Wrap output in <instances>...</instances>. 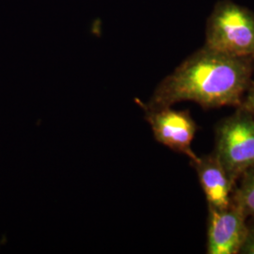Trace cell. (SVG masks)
Instances as JSON below:
<instances>
[{
  "instance_id": "1",
  "label": "cell",
  "mask_w": 254,
  "mask_h": 254,
  "mask_svg": "<svg viewBox=\"0 0 254 254\" xmlns=\"http://www.w3.org/2000/svg\"><path fill=\"white\" fill-rule=\"evenodd\" d=\"M254 62L220 53L207 46L187 58L156 87L142 109H161L190 101L205 109L240 107L253 82Z\"/></svg>"
},
{
  "instance_id": "2",
  "label": "cell",
  "mask_w": 254,
  "mask_h": 254,
  "mask_svg": "<svg viewBox=\"0 0 254 254\" xmlns=\"http://www.w3.org/2000/svg\"><path fill=\"white\" fill-rule=\"evenodd\" d=\"M204 46L254 62V12L233 0L218 1L206 21Z\"/></svg>"
},
{
  "instance_id": "3",
  "label": "cell",
  "mask_w": 254,
  "mask_h": 254,
  "mask_svg": "<svg viewBox=\"0 0 254 254\" xmlns=\"http://www.w3.org/2000/svg\"><path fill=\"white\" fill-rule=\"evenodd\" d=\"M218 127L216 156L232 180L254 167V121L242 106Z\"/></svg>"
},
{
  "instance_id": "4",
  "label": "cell",
  "mask_w": 254,
  "mask_h": 254,
  "mask_svg": "<svg viewBox=\"0 0 254 254\" xmlns=\"http://www.w3.org/2000/svg\"><path fill=\"white\" fill-rule=\"evenodd\" d=\"M142 109L156 141L177 154L188 156L191 163L199 159L191 148L197 127L189 110H174L171 107Z\"/></svg>"
},
{
  "instance_id": "5",
  "label": "cell",
  "mask_w": 254,
  "mask_h": 254,
  "mask_svg": "<svg viewBox=\"0 0 254 254\" xmlns=\"http://www.w3.org/2000/svg\"><path fill=\"white\" fill-rule=\"evenodd\" d=\"M209 209V254H239L249 232L245 213L232 202L225 209Z\"/></svg>"
},
{
  "instance_id": "6",
  "label": "cell",
  "mask_w": 254,
  "mask_h": 254,
  "mask_svg": "<svg viewBox=\"0 0 254 254\" xmlns=\"http://www.w3.org/2000/svg\"><path fill=\"white\" fill-rule=\"evenodd\" d=\"M191 164L198 174L208 207H229L233 202L235 182L232 180L216 154L199 157L196 162Z\"/></svg>"
},
{
  "instance_id": "7",
  "label": "cell",
  "mask_w": 254,
  "mask_h": 254,
  "mask_svg": "<svg viewBox=\"0 0 254 254\" xmlns=\"http://www.w3.org/2000/svg\"><path fill=\"white\" fill-rule=\"evenodd\" d=\"M233 203L247 217L254 216V167L243 174V180L237 190L234 191Z\"/></svg>"
},
{
  "instance_id": "8",
  "label": "cell",
  "mask_w": 254,
  "mask_h": 254,
  "mask_svg": "<svg viewBox=\"0 0 254 254\" xmlns=\"http://www.w3.org/2000/svg\"><path fill=\"white\" fill-rule=\"evenodd\" d=\"M251 114L254 121V81L253 80L243 98L241 105Z\"/></svg>"
},
{
  "instance_id": "9",
  "label": "cell",
  "mask_w": 254,
  "mask_h": 254,
  "mask_svg": "<svg viewBox=\"0 0 254 254\" xmlns=\"http://www.w3.org/2000/svg\"><path fill=\"white\" fill-rule=\"evenodd\" d=\"M240 254H254V229L249 228V232L245 242L241 248Z\"/></svg>"
}]
</instances>
